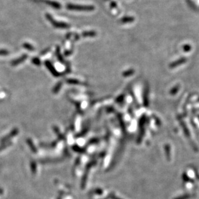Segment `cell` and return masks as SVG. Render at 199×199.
<instances>
[{
  "mask_svg": "<svg viewBox=\"0 0 199 199\" xmlns=\"http://www.w3.org/2000/svg\"><path fill=\"white\" fill-rule=\"evenodd\" d=\"M67 8L72 11H92L94 10V6L90 5H72L68 4L67 5Z\"/></svg>",
  "mask_w": 199,
  "mask_h": 199,
  "instance_id": "obj_1",
  "label": "cell"
},
{
  "mask_svg": "<svg viewBox=\"0 0 199 199\" xmlns=\"http://www.w3.org/2000/svg\"><path fill=\"white\" fill-rule=\"evenodd\" d=\"M46 17H47V18L49 19V21L52 23V25H54L55 27H57V28H67L69 26L67 24H66V23H59V22H57V21H54V19H52V16L48 15V14H47Z\"/></svg>",
  "mask_w": 199,
  "mask_h": 199,
  "instance_id": "obj_2",
  "label": "cell"
},
{
  "mask_svg": "<svg viewBox=\"0 0 199 199\" xmlns=\"http://www.w3.org/2000/svg\"><path fill=\"white\" fill-rule=\"evenodd\" d=\"M45 65L46 66V67L49 70L50 72L52 73V75H54V76H59V74L57 72V70L54 68V66L52 65V63L50 62H49L48 61H46L45 62Z\"/></svg>",
  "mask_w": 199,
  "mask_h": 199,
  "instance_id": "obj_3",
  "label": "cell"
},
{
  "mask_svg": "<svg viewBox=\"0 0 199 199\" xmlns=\"http://www.w3.org/2000/svg\"><path fill=\"white\" fill-rule=\"evenodd\" d=\"M26 58H27V55H23L21 58H19V59H17L15 61H13V62L12 63V65L13 66H16V65H18L19 64H20V63H21L22 62H23V61L25 60V59H26Z\"/></svg>",
  "mask_w": 199,
  "mask_h": 199,
  "instance_id": "obj_4",
  "label": "cell"
},
{
  "mask_svg": "<svg viewBox=\"0 0 199 199\" xmlns=\"http://www.w3.org/2000/svg\"><path fill=\"white\" fill-rule=\"evenodd\" d=\"M185 61H186V59H185V58L181 59H179V60L177 61L176 62H175V63H171L170 65V67L171 68H175V67H176V66H177L179 65H181L182 63H185Z\"/></svg>",
  "mask_w": 199,
  "mask_h": 199,
  "instance_id": "obj_5",
  "label": "cell"
},
{
  "mask_svg": "<svg viewBox=\"0 0 199 199\" xmlns=\"http://www.w3.org/2000/svg\"><path fill=\"white\" fill-rule=\"evenodd\" d=\"M45 3H47L49 5H50L53 7L56 8V9H59L61 7L60 4H59L58 3L55 2V1H45Z\"/></svg>",
  "mask_w": 199,
  "mask_h": 199,
  "instance_id": "obj_6",
  "label": "cell"
},
{
  "mask_svg": "<svg viewBox=\"0 0 199 199\" xmlns=\"http://www.w3.org/2000/svg\"><path fill=\"white\" fill-rule=\"evenodd\" d=\"M32 63L36 65H40V60L38 58H34L32 59Z\"/></svg>",
  "mask_w": 199,
  "mask_h": 199,
  "instance_id": "obj_7",
  "label": "cell"
},
{
  "mask_svg": "<svg viewBox=\"0 0 199 199\" xmlns=\"http://www.w3.org/2000/svg\"><path fill=\"white\" fill-rule=\"evenodd\" d=\"M23 46H24L25 48L29 49V50H34V47H33L32 45H29V44H27V43H25V44L23 45Z\"/></svg>",
  "mask_w": 199,
  "mask_h": 199,
  "instance_id": "obj_8",
  "label": "cell"
},
{
  "mask_svg": "<svg viewBox=\"0 0 199 199\" xmlns=\"http://www.w3.org/2000/svg\"><path fill=\"white\" fill-rule=\"evenodd\" d=\"M61 83H59V84H58L57 86H56V87L54 88V93H57V92L59 90V89L61 88Z\"/></svg>",
  "mask_w": 199,
  "mask_h": 199,
  "instance_id": "obj_9",
  "label": "cell"
},
{
  "mask_svg": "<svg viewBox=\"0 0 199 199\" xmlns=\"http://www.w3.org/2000/svg\"><path fill=\"white\" fill-rule=\"evenodd\" d=\"M95 33L94 32H85L83 35L84 36H94Z\"/></svg>",
  "mask_w": 199,
  "mask_h": 199,
  "instance_id": "obj_10",
  "label": "cell"
},
{
  "mask_svg": "<svg viewBox=\"0 0 199 199\" xmlns=\"http://www.w3.org/2000/svg\"><path fill=\"white\" fill-rule=\"evenodd\" d=\"M133 18H124L123 19H122V22H129V21H133Z\"/></svg>",
  "mask_w": 199,
  "mask_h": 199,
  "instance_id": "obj_11",
  "label": "cell"
},
{
  "mask_svg": "<svg viewBox=\"0 0 199 199\" xmlns=\"http://www.w3.org/2000/svg\"><path fill=\"white\" fill-rule=\"evenodd\" d=\"M68 82H69V83H72V84H77V83H79L77 81L73 80V79H70V80H68Z\"/></svg>",
  "mask_w": 199,
  "mask_h": 199,
  "instance_id": "obj_12",
  "label": "cell"
},
{
  "mask_svg": "<svg viewBox=\"0 0 199 199\" xmlns=\"http://www.w3.org/2000/svg\"><path fill=\"white\" fill-rule=\"evenodd\" d=\"M8 54H9V52L6 50H0V55H6Z\"/></svg>",
  "mask_w": 199,
  "mask_h": 199,
  "instance_id": "obj_13",
  "label": "cell"
},
{
  "mask_svg": "<svg viewBox=\"0 0 199 199\" xmlns=\"http://www.w3.org/2000/svg\"><path fill=\"white\" fill-rule=\"evenodd\" d=\"M133 73H134V71L133 70H130V71H128L127 72H125L123 74V75L124 76H127V75H130V74H132Z\"/></svg>",
  "mask_w": 199,
  "mask_h": 199,
  "instance_id": "obj_14",
  "label": "cell"
}]
</instances>
